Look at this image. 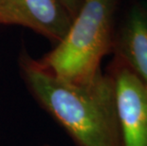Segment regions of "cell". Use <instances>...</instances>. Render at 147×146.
Wrapping results in <instances>:
<instances>
[{
	"label": "cell",
	"mask_w": 147,
	"mask_h": 146,
	"mask_svg": "<svg viewBox=\"0 0 147 146\" xmlns=\"http://www.w3.org/2000/svg\"><path fill=\"white\" fill-rule=\"evenodd\" d=\"M22 75L36 101L77 146H123L113 79L99 72L84 83L65 82L23 54Z\"/></svg>",
	"instance_id": "obj_1"
},
{
	"label": "cell",
	"mask_w": 147,
	"mask_h": 146,
	"mask_svg": "<svg viewBox=\"0 0 147 146\" xmlns=\"http://www.w3.org/2000/svg\"><path fill=\"white\" fill-rule=\"evenodd\" d=\"M118 0H83L67 32L40 60L44 69L71 83L91 81L112 51L113 21Z\"/></svg>",
	"instance_id": "obj_2"
},
{
	"label": "cell",
	"mask_w": 147,
	"mask_h": 146,
	"mask_svg": "<svg viewBox=\"0 0 147 146\" xmlns=\"http://www.w3.org/2000/svg\"><path fill=\"white\" fill-rule=\"evenodd\" d=\"M109 74L114 83L123 146H147V85L117 59Z\"/></svg>",
	"instance_id": "obj_3"
},
{
	"label": "cell",
	"mask_w": 147,
	"mask_h": 146,
	"mask_svg": "<svg viewBox=\"0 0 147 146\" xmlns=\"http://www.w3.org/2000/svg\"><path fill=\"white\" fill-rule=\"evenodd\" d=\"M73 17L60 0H0V25H17L59 43Z\"/></svg>",
	"instance_id": "obj_4"
},
{
	"label": "cell",
	"mask_w": 147,
	"mask_h": 146,
	"mask_svg": "<svg viewBox=\"0 0 147 146\" xmlns=\"http://www.w3.org/2000/svg\"><path fill=\"white\" fill-rule=\"evenodd\" d=\"M115 59L147 85V2L133 6L114 35Z\"/></svg>",
	"instance_id": "obj_5"
},
{
	"label": "cell",
	"mask_w": 147,
	"mask_h": 146,
	"mask_svg": "<svg viewBox=\"0 0 147 146\" xmlns=\"http://www.w3.org/2000/svg\"><path fill=\"white\" fill-rule=\"evenodd\" d=\"M60 1L68 11L71 16L74 17L77 11H79L83 0H60Z\"/></svg>",
	"instance_id": "obj_6"
},
{
	"label": "cell",
	"mask_w": 147,
	"mask_h": 146,
	"mask_svg": "<svg viewBox=\"0 0 147 146\" xmlns=\"http://www.w3.org/2000/svg\"><path fill=\"white\" fill-rule=\"evenodd\" d=\"M42 146H52V145H49V144H44V145H42Z\"/></svg>",
	"instance_id": "obj_7"
}]
</instances>
